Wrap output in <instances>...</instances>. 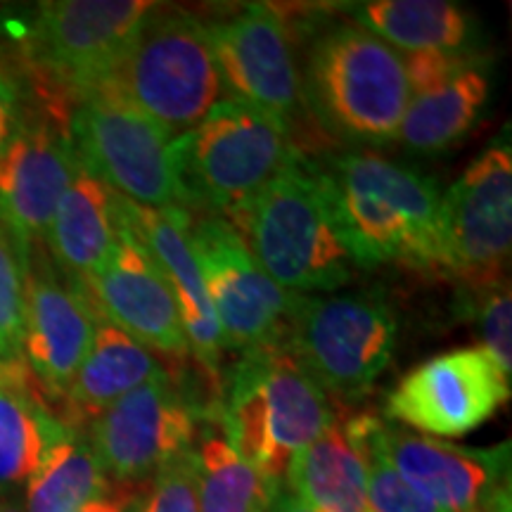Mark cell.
Wrapping results in <instances>:
<instances>
[{"mask_svg": "<svg viewBox=\"0 0 512 512\" xmlns=\"http://www.w3.org/2000/svg\"><path fill=\"white\" fill-rule=\"evenodd\" d=\"M143 491H140L138 484L110 486L105 496L83 505L79 512H138L140 501H143Z\"/></svg>", "mask_w": 512, "mask_h": 512, "instance_id": "cell-34", "label": "cell"}, {"mask_svg": "<svg viewBox=\"0 0 512 512\" xmlns=\"http://www.w3.org/2000/svg\"><path fill=\"white\" fill-rule=\"evenodd\" d=\"M190 238L219 320L223 351L242 354L283 342L297 294H287L268 278L228 219L216 214L192 219Z\"/></svg>", "mask_w": 512, "mask_h": 512, "instance_id": "cell-11", "label": "cell"}, {"mask_svg": "<svg viewBox=\"0 0 512 512\" xmlns=\"http://www.w3.org/2000/svg\"><path fill=\"white\" fill-rule=\"evenodd\" d=\"M100 311L86 287L31 252L24 266L22 361L43 396L62 401L91 349Z\"/></svg>", "mask_w": 512, "mask_h": 512, "instance_id": "cell-15", "label": "cell"}, {"mask_svg": "<svg viewBox=\"0 0 512 512\" xmlns=\"http://www.w3.org/2000/svg\"><path fill=\"white\" fill-rule=\"evenodd\" d=\"M347 12L356 27L406 53H465L477 34L470 12L451 0H363L347 5Z\"/></svg>", "mask_w": 512, "mask_h": 512, "instance_id": "cell-23", "label": "cell"}, {"mask_svg": "<svg viewBox=\"0 0 512 512\" xmlns=\"http://www.w3.org/2000/svg\"><path fill=\"white\" fill-rule=\"evenodd\" d=\"M162 366L150 349L128 337L124 330L100 318L91 349L76 370L64 394V422L79 427L91 422L140 384L162 373Z\"/></svg>", "mask_w": 512, "mask_h": 512, "instance_id": "cell-21", "label": "cell"}, {"mask_svg": "<svg viewBox=\"0 0 512 512\" xmlns=\"http://www.w3.org/2000/svg\"><path fill=\"white\" fill-rule=\"evenodd\" d=\"M119 223L136 238L164 275L181 316L190 354L219 380L223 339L190 238L192 214L181 207L150 209L117 195Z\"/></svg>", "mask_w": 512, "mask_h": 512, "instance_id": "cell-18", "label": "cell"}, {"mask_svg": "<svg viewBox=\"0 0 512 512\" xmlns=\"http://www.w3.org/2000/svg\"><path fill=\"white\" fill-rule=\"evenodd\" d=\"M95 93L124 100L174 136L195 128L223 93L207 24L192 12L162 10L157 3Z\"/></svg>", "mask_w": 512, "mask_h": 512, "instance_id": "cell-4", "label": "cell"}, {"mask_svg": "<svg viewBox=\"0 0 512 512\" xmlns=\"http://www.w3.org/2000/svg\"><path fill=\"white\" fill-rule=\"evenodd\" d=\"M302 98L328 131L354 143H392L411 102L403 57L366 29L342 24L309 48Z\"/></svg>", "mask_w": 512, "mask_h": 512, "instance_id": "cell-5", "label": "cell"}, {"mask_svg": "<svg viewBox=\"0 0 512 512\" xmlns=\"http://www.w3.org/2000/svg\"><path fill=\"white\" fill-rule=\"evenodd\" d=\"M219 396L221 437L275 484L306 446L335 425L328 394L283 342L242 351Z\"/></svg>", "mask_w": 512, "mask_h": 512, "instance_id": "cell-3", "label": "cell"}, {"mask_svg": "<svg viewBox=\"0 0 512 512\" xmlns=\"http://www.w3.org/2000/svg\"><path fill=\"white\" fill-rule=\"evenodd\" d=\"M399 323L380 292L297 297L285 344L325 394L366 399L392 363Z\"/></svg>", "mask_w": 512, "mask_h": 512, "instance_id": "cell-7", "label": "cell"}, {"mask_svg": "<svg viewBox=\"0 0 512 512\" xmlns=\"http://www.w3.org/2000/svg\"><path fill=\"white\" fill-rule=\"evenodd\" d=\"M233 219L256 264L287 294L335 292L354 278L323 166L299 150Z\"/></svg>", "mask_w": 512, "mask_h": 512, "instance_id": "cell-2", "label": "cell"}, {"mask_svg": "<svg viewBox=\"0 0 512 512\" xmlns=\"http://www.w3.org/2000/svg\"><path fill=\"white\" fill-rule=\"evenodd\" d=\"M0 512H22V510L12 508V505H3V508H0Z\"/></svg>", "mask_w": 512, "mask_h": 512, "instance_id": "cell-36", "label": "cell"}, {"mask_svg": "<svg viewBox=\"0 0 512 512\" xmlns=\"http://www.w3.org/2000/svg\"><path fill=\"white\" fill-rule=\"evenodd\" d=\"M207 29L228 98L259 107L290 126L302 102V79L280 12L273 5L249 3Z\"/></svg>", "mask_w": 512, "mask_h": 512, "instance_id": "cell-16", "label": "cell"}, {"mask_svg": "<svg viewBox=\"0 0 512 512\" xmlns=\"http://www.w3.org/2000/svg\"><path fill=\"white\" fill-rule=\"evenodd\" d=\"M268 512H318V510H313L309 503H304L302 498L294 496L290 489H280Z\"/></svg>", "mask_w": 512, "mask_h": 512, "instance_id": "cell-35", "label": "cell"}, {"mask_svg": "<svg viewBox=\"0 0 512 512\" xmlns=\"http://www.w3.org/2000/svg\"><path fill=\"white\" fill-rule=\"evenodd\" d=\"M491 95L482 62L472 60L456 76L413 95L396 140L415 155H437L460 143L475 128Z\"/></svg>", "mask_w": 512, "mask_h": 512, "instance_id": "cell-22", "label": "cell"}, {"mask_svg": "<svg viewBox=\"0 0 512 512\" xmlns=\"http://www.w3.org/2000/svg\"><path fill=\"white\" fill-rule=\"evenodd\" d=\"M155 5L152 0L41 3L24 31L31 72L53 98L86 100L117 69Z\"/></svg>", "mask_w": 512, "mask_h": 512, "instance_id": "cell-8", "label": "cell"}, {"mask_svg": "<svg viewBox=\"0 0 512 512\" xmlns=\"http://www.w3.org/2000/svg\"><path fill=\"white\" fill-rule=\"evenodd\" d=\"M339 235L356 268L439 271L441 192L415 166L347 152L323 166Z\"/></svg>", "mask_w": 512, "mask_h": 512, "instance_id": "cell-1", "label": "cell"}, {"mask_svg": "<svg viewBox=\"0 0 512 512\" xmlns=\"http://www.w3.org/2000/svg\"><path fill=\"white\" fill-rule=\"evenodd\" d=\"M512 247V147L496 140L463 171L439 211V271L467 290L505 280Z\"/></svg>", "mask_w": 512, "mask_h": 512, "instance_id": "cell-10", "label": "cell"}, {"mask_svg": "<svg viewBox=\"0 0 512 512\" xmlns=\"http://www.w3.org/2000/svg\"><path fill=\"white\" fill-rule=\"evenodd\" d=\"M396 472L446 512H512L510 444L465 448L384 425Z\"/></svg>", "mask_w": 512, "mask_h": 512, "instance_id": "cell-17", "label": "cell"}, {"mask_svg": "<svg viewBox=\"0 0 512 512\" xmlns=\"http://www.w3.org/2000/svg\"><path fill=\"white\" fill-rule=\"evenodd\" d=\"M510 399V382L482 347L453 349L420 363L387 396L384 413L401 425L434 434L465 437Z\"/></svg>", "mask_w": 512, "mask_h": 512, "instance_id": "cell-14", "label": "cell"}, {"mask_svg": "<svg viewBox=\"0 0 512 512\" xmlns=\"http://www.w3.org/2000/svg\"><path fill=\"white\" fill-rule=\"evenodd\" d=\"M117 238V195L79 164L46 233L55 268L83 285L110 259Z\"/></svg>", "mask_w": 512, "mask_h": 512, "instance_id": "cell-20", "label": "cell"}, {"mask_svg": "<svg viewBox=\"0 0 512 512\" xmlns=\"http://www.w3.org/2000/svg\"><path fill=\"white\" fill-rule=\"evenodd\" d=\"M200 411L166 370L91 420L88 444L107 479L138 484L192 451Z\"/></svg>", "mask_w": 512, "mask_h": 512, "instance_id": "cell-12", "label": "cell"}, {"mask_svg": "<svg viewBox=\"0 0 512 512\" xmlns=\"http://www.w3.org/2000/svg\"><path fill=\"white\" fill-rule=\"evenodd\" d=\"M297 152L287 124L259 107L223 98L190 131L174 138L185 211L233 216L273 181Z\"/></svg>", "mask_w": 512, "mask_h": 512, "instance_id": "cell-6", "label": "cell"}, {"mask_svg": "<svg viewBox=\"0 0 512 512\" xmlns=\"http://www.w3.org/2000/svg\"><path fill=\"white\" fill-rule=\"evenodd\" d=\"M67 128L79 164L114 195L150 209H185L169 128L107 93L76 102Z\"/></svg>", "mask_w": 512, "mask_h": 512, "instance_id": "cell-9", "label": "cell"}, {"mask_svg": "<svg viewBox=\"0 0 512 512\" xmlns=\"http://www.w3.org/2000/svg\"><path fill=\"white\" fill-rule=\"evenodd\" d=\"M64 427L24 363L0 368V489L29 482Z\"/></svg>", "mask_w": 512, "mask_h": 512, "instance_id": "cell-24", "label": "cell"}, {"mask_svg": "<svg viewBox=\"0 0 512 512\" xmlns=\"http://www.w3.org/2000/svg\"><path fill=\"white\" fill-rule=\"evenodd\" d=\"M484 354L491 358L498 373L510 382L512 377V294L510 280H498L470 290Z\"/></svg>", "mask_w": 512, "mask_h": 512, "instance_id": "cell-29", "label": "cell"}, {"mask_svg": "<svg viewBox=\"0 0 512 512\" xmlns=\"http://www.w3.org/2000/svg\"><path fill=\"white\" fill-rule=\"evenodd\" d=\"M470 62V55L453 53V50H422V53H408L403 57V69H406L411 98L448 81Z\"/></svg>", "mask_w": 512, "mask_h": 512, "instance_id": "cell-32", "label": "cell"}, {"mask_svg": "<svg viewBox=\"0 0 512 512\" xmlns=\"http://www.w3.org/2000/svg\"><path fill=\"white\" fill-rule=\"evenodd\" d=\"M22 95L19 86L0 69V152L8 145V140L15 131L19 117H22Z\"/></svg>", "mask_w": 512, "mask_h": 512, "instance_id": "cell-33", "label": "cell"}, {"mask_svg": "<svg viewBox=\"0 0 512 512\" xmlns=\"http://www.w3.org/2000/svg\"><path fill=\"white\" fill-rule=\"evenodd\" d=\"M138 512H200L195 479V451L183 453L152 475Z\"/></svg>", "mask_w": 512, "mask_h": 512, "instance_id": "cell-31", "label": "cell"}, {"mask_svg": "<svg viewBox=\"0 0 512 512\" xmlns=\"http://www.w3.org/2000/svg\"><path fill=\"white\" fill-rule=\"evenodd\" d=\"M349 444L366 470V494L370 512H446L432 498L406 482L389 463L382 448L384 422L375 415H354L342 425Z\"/></svg>", "mask_w": 512, "mask_h": 512, "instance_id": "cell-28", "label": "cell"}, {"mask_svg": "<svg viewBox=\"0 0 512 512\" xmlns=\"http://www.w3.org/2000/svg\"><path fill=\"white\" fill-rule=\"evenodd\" d=\"M285 479L318 512H370L366 470L337 422L292 460Z\"/></svg>", "mask_w": 512, "mask_h": 512, "instance_id": "cell-25", "label": "cell"}, {"mask_svg": "<svg viewBox=\"0 0 512 512\" xmlns=\"http://www.w3.org/2000/svg\"><path fill=\"white\" fill-rule=\"evenodd\" d=\"M24 264L0 226V368L22 361Z\"/></svg>", "mask_w": 512, "mask_h": 512, "instance_id": "cell-30", "label": "cell"}, {"mask_svg": "<svg viewBox=\"0 0 512 512\" xmlns=\"http://www.w3.org/2000/svg\"><path fill=\"white\" fill-rule=\"evenodd\" d=\"M27 484V512H79L112 486L88 439L69 425L48 446Z\"/></svg>", "mask_w": 512, "mask_h": 512, "instance_id": "cell-26", "label": "cell"}, {"mask_svg": "<svg viewBox=\"0 0 512 512\" xmlns=\"http://www.w3.org/2000/svg\"><path fill=\"white\" fill-rule=\"evenodd\" d=\"M83 287L100 316L143 347L178 358L190 354L178 306L164 275L121 223L110 259Z\"/></svg>", "mask_w": 512, "mask_h": 512, "instance_id": "cell-19", "label": "cell"}, {"mask_svg": "<svg viewBox=\"0 0 512 512\" xmlns=\"http://www.w3.org/2000/svg\"><path fill=\"white\" fill-rule=\"evenodd\" d=\"M76 171L79 159L60 114L22 112L0 152V226L24 266L46 240L57 204Z\"/></svg>", "mask_w": 512, "mask_h": 512, "instance_id": "cell-13", "label": "cell"}, {"mask_svg": "<svg viewBox=\"0 0 512 512\" xmlns=\"http://www.w3.org/2000/svg\"><path fill=\"white\" fill-rule=\"evenodd\" d=\"M200 512H268L283 489L245 463L221 434H207L195 451Z\"/></svg>", "mask_w": 512, "mask_h": 512, "instance_id": "cell-27", "label": "cell"}]
</instances>
